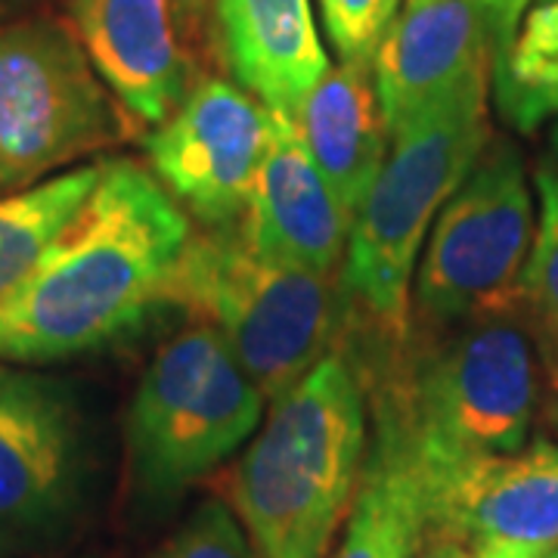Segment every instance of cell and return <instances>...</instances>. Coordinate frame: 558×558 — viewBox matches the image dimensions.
<instances>
[{"label": "cell", "instance_id": "25", "mask_svg": "<svg viewBox=\"0 0 558 558\" xmlns=\"http://www.w3.org/2000/svg\"><path fill=\"white\" fill-rule=\"evenodd\" d=\"M428 539V546H425V553L422 558H475L465 546H459L453 539H444V537H425Z\"/></svg>", "mask_w": 558, "mask_h": 558}, {"label": "cell", "instance_id": "12", "mask_svg": "<svg viewBox=\"0 0 558 558\" xmlns=\"http://www.w3.org/2000/svg\"><path fill=\"white\" fill-rule=\"evenodd\" d=\"M351 223L292 116L270 109V140L240 220L245 240L270 258L336 277L344 264Z\"/></svg>", "mask_w": 558, "mask_h": 558}, {"label": "cell", "instance_id": "9", "mask_svg": "<svg viewBox=\"0 0 558 558\" xmlns=\"http://www.w3.org/2000/svg\"><path fill=\"white\" fill-rule=\"evenodd\" d=\"M416 459L428 502L425 537L453 539L475 558H546L558 549L556 440L494 457Z\"/></svg>", "mask_w": 558, "mask_h": 558}, {"label": "cell", "instance_id": "1", "mask_svg": "<svg viewBox=\"0 0 558 558\" xmlns=\"http://www.w3.org/2000/svg\"><path fill=\"white\" fill-rule=\"evenodd\" d=\"M190 233L186 211L153 171L102 159L78 218L0 301V360L50 363L128 336L161 304Z\"/></svg>", "mask_w": 558, "mask_h": 558}, {"label": "cell", "instance_id": "14", "mask_svg": "<svg viewBox=\"0 0 558 558\" xmlns=\"http://www.w3.org/2000/svg\"><path fill=\"white\" fill-rule=\"evenodd\" d=\"M75 38L134 128H156L183 100L174 0H72Z\"/></svg>", "mask_w": 558, "mask_h": 558}, {"label": "cell", "instance_id": "10", "mask_svg": "<svg viewBox=\"0 0 558 558\" xmlns=\"http://www.w3.org/2000/svg\"><path fill=\"white\" fill-rule=\"evenodd\" d=\"M270 140V109L223 78L202 81L149 128L146 159L161 186L202 227H233L245 215Z\"/></svg>", "mask_w": 558, "mask_h": 558}, {"label": "cell", "instance_id": "24", "mask_svg": "<svg viewBox=\"0 0 558 558\" xmlns=\"http://www.w3.org/2000/svg\"><path fill=\"white\" fill-rule=\"evenodd\" d=\"M531 317V336H534V344H537V357L543 373H546V381H549V391L558 403V319L543 317V314H534L527 311Z\"/></svg>", "mask_w": 558, "mask_h": 558}, {"label": "cell", "instance_id": "22", "mask_svg": "<svg viewBox=\"0 0 558 558\" xmlns=\"http://www.w3.org/2000/svg\"><path fill=\"white\" fill-rule=\"evenodd\" d=\"M156 558H258L240 521L220 499H205Z\"/></svg>", "mask_w": 558, "mask_h": 558}, {"label": "cell", "instance_id": "17", "mask_svg": "<svg viewBox=\"0 0 558 558\" xmlns=\"http://www.w3.org/2000/svg\"><path fill=\"white\" fill-rule=\"evenodd\" d=\"M376 418V444L332 558H416L425 543L428 502L416 450L398 418L379 407Z\"/></svg>", "mask_w": 558, "mask_h": 558}, {"label": "cell", "instance_id": "5", "mask_svg": "<svg viewBox=\"0 0 558 558\" xmlns=\"http://www.w3.org/2000/svg\"><path fill=\"white\" fill-rule=\"evenodd\" d=\"M521 314L453 326L413 351L379 410L398 418L422 459L515 453L537 410V344Z\"/></svg>", "mask_w": 558, "mask_h": 558}, {"label": "cell", "instance_id": "16", "mask_svg": "<svg viewBox=\"0 0 558 558\" xmlns=\"http://www.w3.org/2000/svg\"><path fill=\"white\" fill-rule=\"evenodd\" d=\"M295 128L341 208L360 211L391 149L373 65L339 62L295 109Z\"/></svg>", "mask_w": 558, "mask_h": 558}, {"label": "cell", "instance_id": "21", "mask_svg": "<svg viewBox=\"0 0 558 558\" xmlns=\"http://www.w3.org/2000/svg\"><path fill=\"white\" fill-rule=\"evenodd\" d=\"M323 32L339 62L373 65L379 44L398 20L403 0H317Z\"/></svg>", "mask_w": 558, "mask_h": 558}, {"label": "cell", "instance_id": "8", "mask_svg": "<svg viewBox=\"0 0 558 558\" xmlns=\"http://www.w3.org/2000/svg\"><path fill=\"white\" fill-rule=\"evenodd\" d=\"M131 124L75 32L53 20L0 28V193L60 174Z\"/></svg>", "mask_w": 558, "mask_h": 558}, {"label": "cell", "instance_id": "13", "mask_svg": "<svg viewBox=\"0 0 558 558\" xmlns=\"http://www.w3.org/2000/svg\"><path fill=\"white\" fill-rule=\"evenodd\" d=\"M494 69L475 0H403L373 57V78L391 137Z\"/></svg>", "mask_w": 558, "mask_h": 558}, {"label": "cell", "instance_id": "19", "mask_svg": "<svg viewBox=\"0 0 558 558\" xmlns=\"http://www.w3.org/2000/svg\"><path fill=\"white\" fill-rule=\"evenodd\" d=\"M490 94L515 131L558 116V0H534L509 50L494 60Z\"/></svg>", "mask_w": 558, "mask_h": 558}, {"label": "cell", "instance_id": "20", "mask_svg": "<svg viewBox=\"0 0 558 558\" xmlns=\"http://www.w3.org/2000/svg\"><path fill=\"white\" fill-rule=\"evenodd\" d=\"M534 190L537 230L521 286L527 311L558 319V171L553 165H539L534 171Z\"/></svg>", "mask_w": 558, "mask_h": 558}, {"label": "cell", "instance_id": "26", "mask_svg": "<svg viewBox=\"0 0 558 558\" xmlns=\"http://www.w3.org/2000/svg\"><path fill=\"white\" fill-rule=\"evenodd\" d=\"M174 7H178L180 20L186 25V32H193V28L199 25L202 13H205V0H174Z\"/></svg>", "mask_w": 558, "mask_h": 558}, {"label": "cell", "instance_id": "27", "mask_svg": "<svg viewBox=\"0 0 558 558\" xmlns=\"http://www.w3.org/2000/svg\"><path fill=\"white\" fill-rule=\"evenodd\" d=\"M553 149H556V153H558V121H556V124H553Z\"/></svg>", "mask_w": 558, "mask_h": 558}, {"label": "cell", "instance_id": "23", "mask_svg": "<svg viewBox=\"0 0 558 558\" xmlns=\"http://www.w3.org/2000/svg\"><path fill=\"white\" fill-rule=\"evenodd\" d=\"M531 3L534 0H475L487 40H490V50H494V60L502 57L509 50V44L515 40Z\"/></svg>", "mask_w": 558, "mask_h": 558}, {"label": "cell", "instance_id": "4", "mask_svg": "<svg viewBox=\"0 0 558 558\" xmlns=\"http://www.w3.org/2000/svg\"><path fill=\"white\" fill-rule=\"evenodd\" d=\"M161 304L211 326L267 400L329 354L339 326L332 277L264 255L240 223L190 233Z\"/></svg>", "mask_w": 558, "mask_h": 558}, {"label": "cell", "instance_id": "7", "mask_svg": "<svg viewBox=\"0 0 558 558\" xmlns=\"http://www.w3.org/2000/svg\"><path fill=\"white\" fill-rule=\"evenodd\" d=\"M534 230L524 161L509 143L490 140L422 245L410 329H453L475 319L524 314L521 282Z\"/></svg>", "mask_w": 558, "mask_h": 558}, {"label": "cell", "instance_id": "15", "mask_svg": "<svg viewBox=\"0 0 558 558\" xmlns=\"http://www.w3.org/2000/svg\"><path fill=\"white\" fill-rule=\"evenodd\" d=\"M220 53L267 109L295 116L329 72L311 0H215Z\"/></svg>", "mask_w": 558, "mask_h": 558}, {"label": "cell", "instance_id": "3", "mask_svg": "<svg viewBox=\"0 0 558 558\" xmlns=\"http://www.w3.org/2000/svg\"><path fill=\"white\" fill-rule=\"evenodd\" d=\"M490 84L494 69L465 81L398 131L354 215L341 286L379 339L395 344L410 339L418 252L440 208L490 143Z\"/></svg>", "mask_w": 558, "mask_h": 558}, {"label": "cell", "instance_id": "18", "mask_svg": "<svg viewBox=\"0 0 558 558\" xmlns=\"http://www.w3.org/2000/svg\"><path fill=\"white\" fill-rule=\"evenodd\" d=\"M102 161L65 168L13 193H0V301L20 289L40 258L78 218L100 183Z\"/></svg>", "mask_w": 558, "mask_h": 558}, {"label": "cell", "instance_id": "2", "mask_svg": "<svg viewBox=\"0 0 558 558\" xmlns=\"http://www.w3.org/2000/svg\"><path fill=\"white\" fill-rule=\"evenodd\" d=\"M366 391L336 351L270 400L230 475V499L258 558H323L351 515L366 465Z\"/></svg>", "mask_w": 558, "mask_h": 558}, {"label": "cell", "instance_id": "6", "mask_svg": "<svg viewBox=\"0 0 558 558\" xmlns=\"http://www.w3.org/2000/svg\"><path fill=\"white\" fill-rule=\"evenodd\" d=\"M264 391L227 341L193 323L165 341L128 413L131 475L143 499L168 502L258 432Z\"/></svg>", "mask_w": 558, "mask_h": 558}, {"label": "cell", "instance_id": "11", "mask_svg": "<svg viewBox=\"0 0 558 558\" xmlns=\"http://www.w3.org/2000/svg\"><path fill=\"white\" fill-rule=\"evenodd\" d=\"M75 410L57 381L0 366V527L44 531L78 494Z\"/></svg>", "mask_w": 558, "mask_h": 558}, {"label": "cell", "instance_id": "28", "mask_svg": "<svg viewBox=\"0 0 558 558\" xmlns=\"http://www.w3.org/2000/svg\"><path fill=\"white\" fill-rule=\"evenodd\" d=\"M546 558H558V549H556V553H549V556H546Z\"/></svg>", "mask_w": 558, "mask_h": 558}]
</instances>
